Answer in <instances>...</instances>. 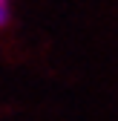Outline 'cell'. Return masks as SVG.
Segmentation results:
<instances>
[{"label": "cell", "mask_w": 118, "mask_h": 121, "mask_svg": "<svg viewBox=\"0 0 118 121\" xmlns=\"http://www.w3.org/2000/svg\"><path fill=\"white\" fill-rule=\"evenodd\" d=\"M9 23H12V3L0 0V29H6Z\"/></svg>", "instance_id": "obj_1"}]
</instances>
